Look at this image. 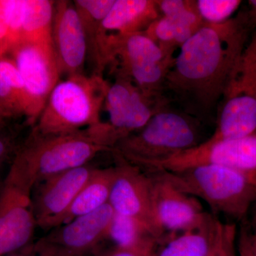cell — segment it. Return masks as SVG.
<instances>
[{
  "instance_id": "obj_1",
  "label": "cell",
  "mask_w": 256,
  "mask_h": 256,
  "mask_svg": "<svg viewBox=\"0 0 256 256\" xmlns=\"http://www.w3.org/2000/svg\"><path fill=\"white\" fill-rule=\"evenodd\" d=\"M256 30L249 10L224 23H205L174 57L164 92H171L192 116L210 114L222 100L230 72Z\"/></svg>"
},
{
  "instance_id": "obj_2",
  "label": "cell",
  "mask_w": 256,
  "mask_h": 256,
  "mask_svg": "<svg viewBox=\"0 0 256 256\" xmlns=\"http://www.w3.org/2000/svg\"><path fill=\"white\" fill-rule=\"evenodd\" d=\"M109 150L88 128L60 136H42L32 129L18 144L9 172L33 188L52 176L86 165L99 153Z\"/></svg>"
},
{
  "instance_id": "obj_3",
  "label": "cell",
  "mask_w": 256,
  "mask_h": 256,
  "mask_svg": "<svg viewBox=\"0 0 256 256\" xmlns=\"http://www.w3.org/2000/svg\"><path fill=\"white\" fill-rule=\"evenodd\" d=\"M108 86L102 76L94 73L60 80L32 129L42 136H60L100 124Z\"/></svg>"
},
{
  "instance_id": "obj_4",
  "label": "cell",
  "mask_w": 256,
  "mask_h": 256,
  "mask_svg": "<svg viewBox=\"0 0 256 256\" xmlns=\"http://www.w3.org/2000/svg\"><path fill=\"white\" fill-rule=\"evenodd\" d=\"M216 213L244 220L256 203V172L204 165L178 172L156 171Z\"/></svg>"
},
{
  "instance_id": "obj_5",
  "label": "cell",
  "mask_w": 256,
  "mask_h": 256,
  "mask_svg": "<svg viewBox=\"0 0 256 256\" xmlns=\"http://www.w3.org/2000/svg\"><path fill=\"white\" fill-rule=\"evenodd\" d=\"M202 142L196 118L166 106L142 129L120 140L112 151L119 159L148 169Z\"/></svg>"
},
{
  "instance_id": "obj_6",
  "label": "cell",
  "mask_w": 256,
  "mask_h": 256,
  "mask_svg": "<svg viewBox=\"0 0 256 256\" xmlns=\"http://www.w3.org/2000/svg\"><path fill=\"white\" fill-rule=\"evenodd\" d=\"M256 131V30L234 65L218 110L217 127L210 139H234Z\"/></svg>"
},
{
  "instance_id": "obj_7",
  "label": "cell",
  "mask_w": 256,
  "mask_h": 256,
  "mask_svg": "<svg viewBox=\"0 0 256 256\" xmlns=\"http://www.w3.org/2000/svg\"><path fill=\"white\" fill-rule=\"evenodd\" d=\"M16 64L26 98L25 122L34 127L50 92L60 80V74L52 48L21 42L9 54Z\"/></svg>"
},
{
  "instance_id": "obj_8",
  "label": "cell",
  "mask_w": 256,
  "mask_h": 256,
  "mask_svg": "<svg viewBox=\"0 0 256 256\" xmlns=\"http://www.w3.org/2000/svg\"><path fill=\"white\" fill-rule=\"evenodd\" d=\"M204 165L256 172V132L234 139H208L152 165L153 171L178 172Z\"/></svg>"
},
{
  "instance_id": "obj_9",
  "label": "cell",
  "mask_w": 256,
  "mask_h": 256,
  "mask_svg": "<svg viewBox=\"0 0 256 256\" xmlns=\"http://www.w3.org/2000/svg\"><path fill=\"white\" fill-rule=\"evenodd\" d=\"M168 105L164 95L146 94L124 76L116 74L109 84L105 104L111 127L120 140L142 129L156 112Z\"/></svg>"
},
{
  "instance_id": "obj_10",
  "label": "cell",
  "mask_w": 256,
  "mask_h": 256,
  "mask_svg": "<svg viewBox=\"0 0 256 256\" xmlns=\"http://www.w3.org/2000/svg\"><path fill=\"white\" fill-rule=\"evenodd\" d=\"M114 168L108 204L116 214L141 222L159 240L162 235L158 230L152 208V182L151 176L136 165L119 159Z\"/></svg>"
},
{
  "instance_id": "obj_11",
  "label": "cell",
  "mask_w": 256,
  "mask_h": 256,
  "mask_svg": "<svg viewBox=\"0 0 256 256\" xmlns=\"http://www.w3.org/2000/svg\"><path fill=\"white\" fill-rule=\"evenodd\" d=\"M151 178L153 214L162 238L166 233H180L196 228L210 215L196 198L175 188L158 172Z\"/></svg>"
},
{
  "instance_id": "obj_12",
  "label": "cell",
  "mask_w": 256,
  "mask_h": 256,
  "mask_svg": "<svg viewBox=\"0 0 256 256\" xmlns=\"http://www.w3.org/2000/svg\"><path fill=\"white\" fill-rule=\"evenodd\" d=\"M95 170L84 165L42 182L32 201L36 226L44 229L60 227L74 200Z\"/></svg>"
},
{
  "instance_id": "obj_13",
  "label": "cell",
  "mask_w": 256,
  "mask_h": 256,
  "mask_svg": "<svg viewBox=\"0 0 256 256\" xmlns=\"http://www.w3.org/2000/svg\"><path fill=\"white\" fill-rule=\"evenodd\" d=\"M31 188L6 180L0 192V256L24 246L36 226Z\"/></svg>"
},
{
  "instance_id": "obj_14",
  "label": "cell",
  "mask_w": 256,
  "mask_h": 256,
  "mask_svg": "<svg viewBox=\"0 0 256 256\" xmlns=\"http://www.w3.org/2000/svg\"><path fill=\"white\" fill-rule=\"evenodd\" d=\"M52 43L60 76L84 74L88 56L86 38L74 1L55 2Z\"/></svg>"
},
{
  "instance_id": "obj_15",
  "label": "cell",
  "mask_w": 256,
  "mask_h": 256,
  "mask_svg": "<svg viewBox=\"0 0 256 256\" xmlns=\"http://www.w3.org/2000/svg\"><path fill=\"white\" fill-rule=\"evenodd\" d=\"M159 8L162 16L144 33L163 52L173 55L205 22L198 13L196 1L162 0Z\"/></svg>"
},
{
  "instance_id": "obj_16",
  "label": "cell",
  "mask_w": 256,
  "mask_h": 256,
  "mask_svg": "<svg viewBox=\"0 0 256 256\" xmlns=\"http://www.w3.org/2000/svg\"><path fill=\"white\" fill-rule=\"evenodd\" d=\"M114 215V210L108 203L95 212L60 226L44 240L60 248L70 256H84L108 238Z\"/></svg>"
},
{
  "instance_id": "obj_17",
  "label": "cell",
  "mask_w": 256,
  "mask_h": 256,
  "mask_svg": "<svg viewBox=\"0 0 256 256\" xmlns=\"http://www.w3.org/2000/svg\"><path fill=\"white\" fill-rule=\"evenodd\" d=\"M218 220L208 216L201 225L180 233L166 234L158 240L150 256H210Z\"/></svg>"
},
{
  "instance_id": "obj_18",
  "label": "cell",
  "mask_w": 256,
  "mask_h": 256,
  "mask_svg": "<svg viewBox=\"0 0 256 256\" xmlns=\"http://www.w3.org/2000/svg\"><path fill=\"white\" fill-rule=\"evenodd\" d=\"M160 16L154 0H114L102 30L106 36L144 32Z\"/></svg>"
},
{
  "instance_id": "obj_19",
  "label": "cell",
  "mask_w": 256,
  "mask_h": 256,
  "mask_svg": "<svg viewBox=\"0 0 256 256\" xmlns=\"http://www.w3.org/2000/svg\"><path fill=\"white\" fill-rule=\"evenodd\" d=\"M114 0H74L85 32L88 47V56L95 68L94 74L102 76L104 48L106 42L102 22Z\"/></svg>"
},
{
  "instance_id": "obj_20",
  "label": "cell",
  "mask_w": 256,
  "mask_h": 256,
  "mask_svg": "<svg viewBox=\"0 0 256 256\" xmlns=\"http://www.w3.org/2000/svg\"><path fill=\"white\" fill-rule=\"evenodd\" d=\"M114 174V168L96 169L74 200L62 225L80 216L95 212L107 204Z\"/></svg>"
},
{
  "instance_id": "obj_21",
  "label": "cell",
  "mask_w": 256,
  "mask_h": 256,
  "mask_svg": "<svg viewBox=\"0 0 256 256\" xmlns=\"http://www.w3.org/2000/svg\"><path fill=\"white\" fill-rule=\"evenodd\" d=\"M55 2L25 0L22 42L34 44L54 50L52 24Z\"/></svg>"
},
{
  "instance_id": "obj_22",
  "label": "cell",
  "mask_w": 256,
  "mask_h": 256,
  "mask_svg": "<svg viewBox=\"0 0 256 256\" xmlns=\"http://www.w3.org/2000/svg\"><path fill=\"white\" fill-rule=\"evenodd\" d=\"M0 107L11 120L26 116L22 80L14 60L8 55L0 58Z\"/></svg>"
},
{
  "instance_id": "obj_23",
  "label": "cell",
  "mask_w": 256,
  "mask_h": 256,
  "mask_svg": "<svg viewBox=\"0 0 256 256\" xmlns=\"http://www.w3.org/2000/svg\"><path fill=\"white\" fill-rule=\"evenodd\" d=\"M108 238L114 242V247L118 248L136 247L152 239L156 240L144 224L114 212Z\"/></svg>"
},
{
  "instance_id": "obj_24",
  "label": "cell",
  "mask_w": 256,
  "mask_h": 256,
  "mask_svg": "<svg viewBox=\"0 0 256 256\" xmlns=\"http://www.w3.org/2000/svg\"><path fill=\"white\" fill-rule=\"evenodd\" d=\"M242 2L240 0H197L196 6L205 23L217 24L232 18Z\"/></svg>"
},
{
  "instance_id": "obj_25",
  "label": "cell",
  "mask_w": 256,
  "mask_h": 256,
  "mask_svg": "<svg viewBox=\"0 0 256 256\" xmlns=\"http://www.w3.org/2000/svg\"><path fill=\"white\" fill-rule=\"evenodd\" d=\"M237 239L236 224L218 220L214 244L210 256H239Z\"/></svg>"
},
{
  "instance_id": "obj_26",
  "label": "cell",
  "mask_w": 256,
  "mask_h": 256,
  "mask_svg": "<svg viewBox=\"0 0 256 256\" xmlns=\"http://www.w3.org/2000/svg\"><path fill=\"white\" fill-rule=\"evenodd\" d=\"M5 9L9 26L10 52L22 42L25 0H5Z\"/></svg>"
},
{
  "instance_id": "obj_27",
  "label": "cell",
  "mask_w": 256,
  "mask_h": 256,
  "mask_svg": "<svg viewBox=\"0 0 256 256\" xmlns=\"http://www.w3.org/2000/svg\"><path fill=\"white\" fill-rule=\"evenodd\" d=\"M239 256H256V212L248 225H244L238 234Z\"/></svg>"
},
{
  "instance_id": "obj_28",
  "label": "cell",
  "mask_w": 256,
  "mask_h": 256,
  "mask_svg": "<svg viewBox=\"0 0 256 256\" xmlns=\"http://www.w3.org/2000/svg\"><path fill=\"white\" fill-rule=\"evenodd\" d=\"M18 132L16 128L8 124L0 128V170L6 160L18 149Z\"/></svg>"
},
{
  "instance_id": "obj_29",
  "label": "cell",
  "mask_w": 256,
  "mask_h": 256,
  "mask_svg": "<svg viewBox=\"0 0 256 256\" xmlns=\"http://www.w3.org/2000/svg\"><path fill=\"white\" fill-rule=\"evenodd\" d=\"M156 242V240L152 239L136 247H114V249L102 256H150Z\"/></svg>"
},
{
  "instance_id": "obj_30",
  "label": "cell",
  "mask_w": 256,
  "mask_h": 256,
  "mask_svg": "<svg viewBox=\"0 0 256 256\" xmlns=\"http://www.w3.org/2000/svg\"><path fill=\"white\" fill-rule=\"evenodd\" d=\"M9 26L5 9V0H0V58L9 54Z\"/></svg>"
},
{
  "instance_id": "obj_31",
  "label": "cell",
  "mask_w": 256,
  "mask_h": 256,
  "mask_svg": "<svg viewBox=\"0 0 256 256\" xmlns=\"http://www.w3.org/2000/svg\"><path fill=\"white\" fill-rule=\"evenodd\" d=\"M32 256H70L66 252L46 240H42L34 248Z\"/></svg>"
},
{
  "instance_id": "obj_32",
  "label": "cell",
  "mask_w": 256,
  "mask_h": 256,
  "mask_svg": "<svg viewBox=\"0 0 256 256\" xmlns=\"http://www.w3.org/2000/svg\"><path fill=\"white\" fill-rule=\"evenodd\" d=\"M10 120L11 119L8 117V114H5L4 111L0 107V128H4L9 124Z\"/></svg>"
},
{
  "instance_id": "obj_33",
  "label": "cell",
  "mask_w": 256,
  "mask_h": 256,
  "mask_svg": "<svg viewBox=\"0 0 256 256\" xmlns=\"http://www.w3.org/2000/svg\"><path fill=\"white\" fill-rule=\"evenodd\" d=\"M249 10H250V13H252V16L255 18L256 21V0H250L248 2Z\"/></svg>"
}]
</instances>
